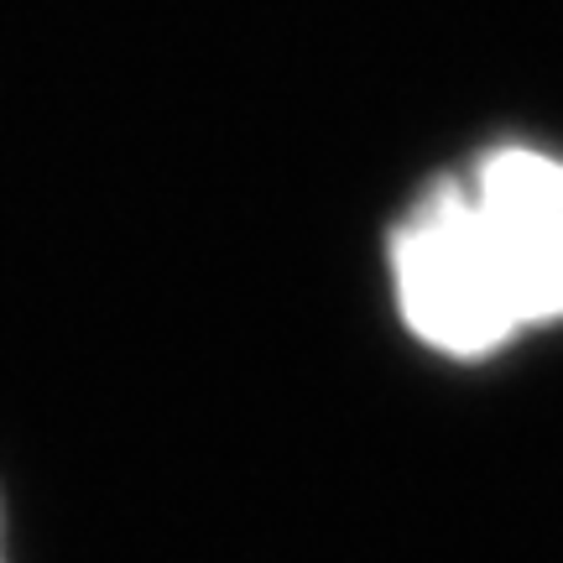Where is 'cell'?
<instances>
[{
	"mask_svg": "<svg viewBox=\"0 0 563 563\" xmlns=\"http://www.w3.org/2000/svg\"><path fill=\"white\" fill-rule=\"evenodd\" d=\"M407 329L454 361L563 319V157L496 146L422 194L391 235Z\"/></svg>",
	"mask_w": 563,
	"mask_h": 563,
	"instance_id": "6da1fadb",
	"label": "cell"
}]
</instances>
